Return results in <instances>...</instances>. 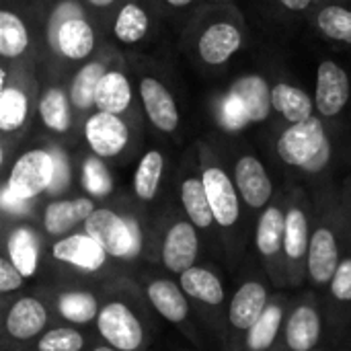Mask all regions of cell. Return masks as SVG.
<instances>
[{
    "label": "cell",
    "mask_w": 351,
    "mask_h": 351,
    "mask_svg": "<svg viewBox=\"0 0 351 351\" xmlns=\"http://www.w3.org/2000/svg\"><path fill=\"white\" fill-rule=\"evenodd\" d=\"M304 25L325 43L351 47V0H321Z\"/></svg>",
    "instance_id": "obj_17"
},
{
    "label": "cell",
    "mask_w": 351,
    "mask_h": 351,
    "mask_svg": "<svg viewBox=\"0 0 351 351\" xmlns=\"http://www.w3.org/2000/svg\"><path fill=\"white\" fill-rule=\"evenodd\" d=\"M165 33L158 0H123L107 29V41L123 53H148Z\"/></svg>",
    "instance_id": "obj_8"
},
{
    "label": "cell",
    "mask_w": 351,
    "mask_h": 351,
    "mask_svg": "<svg viewBox=\"0 0 351 351\" xmlns=\"http://www.w3.org/2000/svg\"><path fill=\"white\" fill-rule=\"evenodd\" d=\"M167 165L169 160L162 148H148L140 156L134 173V193L140 202H152L158 195Z\"/></svg>",
    "instance_id": "obj_23"
},
{
    "label": "cell",
    "mask_w": 351,
    "mask_h": 351,
    "mask_svg": "<svg viewBox=\"0 0 351 351\" xmlns=\"http://www.w3.org/2000/svg\"><path fill=\"white\" fill-rule=\"evenodd\" d=\"M247 43V21L234 4L208 2L185 25L179 49L199 72L224 70Z\"/></svg>",
    "instance_id": "obj_2"
},
{
    "label": "cell",
    "mask_w": 351,
    "mask_h": 351,
    "mask_svg": "<svg viewBox=\"0 0 351 351\" xmlns=\"http://www.w3.org/2000/svg\"><path fill=\"white\" fill-rule=\"evenodd\" d=\"M99 333L119 351H136L142 346V327L128 306L111 302L99 313Z\"/></svg>",
    "instance_id": "obj_19"
},
{
    "label": "cell",
    "mask_w": 351,
    "mask_h": 351,
    "mask_svg": "<svg viewBox=\"0 0 351 351\" xmlns=\"http://www.w3.org/2000/svg\"><path fill=\"white\" fill-rule=\"evenodd\" d=\"M43 21L39 68L70 76L107 41L84 0H37Z\"/></svg>",
    "instance_id": "obj_1"
},
{
    "label": "cell",
    "mask_w": 351,
    "mask_h": 351,
    "mask_svg": "<svg viewBox=\"0 0 351 351\" xmlns=\"http://www.w3.org/2000/svg\"><path fill=\"white\" fill-rule=\"evenodd\" d=\"M95 202L90 197L74 199H53L43 210V228L49 234H66L78 224H84L86 218L95 212Z\"/></svg>",
    "instance_id": "obj_21"
},
{
    "label": "cell",
    "mask_w": 351,
    "mask_h": 351,
    "mask_svg": "<svg viewBox=\"0 0 351 351\" xmlns=\"http://www.w3.org/2000/svg\"><path fill=\"white\" fill-rule=\"evenodd\" d=\"M47 321V313L43 304L35 298H21L14 302V306L8 313L6 329L16 339H29L35 337Z\"/></svg>",
    "instance_id": "obj_27"
},
{
    "label": "cell",
    "mask_w": 351,
    "mask_h": 351,
    "mask_svg": "<svg viewBox=\"0 0 351 351\" xmlns=\"http://www.w3.org/2000/svg\"><path fill=\"white\" fill-rule=\"evenodd\" d=\"M267 101L269 109L282 123H298L317 115L315 97H311L302 86L284 76L271 78V82L267 84Z\"/></svg>",
    "instance_id": "obj_18"
},
{
    "label": "cell",
    "mask_w": 351,
    "mask_h": 351,
    "mask_svg": "<svg viewBox=\"0 0 351 351\" xmlns=\"http://www.w3.org/2000/svg\"><path fill=\"white\" fill-rule=\"evenodd\" d=\"M331 292L337 300H351V259L339 263L333 280H331Z\"/></svg>",
    "instance_id": "obj_41"
},
{
    "label": "cell",
    "mask_w": 351,
    "mask_h": 351,
    "mask_svg": "<svg viewBox=\"0 0 351 351\" xmlns=\"http://www.w3.org/2000/svg\"><path fill=\"white\" fill-rule=\"evenodd\" d=\"M97 300L86 292H68L60 298V313L72 323L84 325L97 317Z\"/></svg>",
    "instance_id": "obj_36"
},
{
    "label": "cell",
    "mask_w": 351,
    "mask_h": 351,
    "mask_svg": "<svg viewBox=\"0 0 351 351\" xmlns=\"http://www.w3.org/2000/svg\"><path fill=\"white\" fill-rule=\"evenodd\" d=\"M210 2H220V4H234V0H210Z\"/></svg>",
    "instance_id": "obj_44"
},
{
    "label": "cell",
    "mask_w": 351,
    "mask_h": 351,
    "mask_svg": "<svg viewBox=\"0 0 351 351\" xmlns=\"http://www.w3.org/2000/svg\"><path fill=\"white\" fill-rule=\"evenodd\" d=\"M321 333V321L319 315L311 306H300L294 311V315L288 321L286 329V341L294 351H311Z\"/></svg>",
    "instance_id": "obj_28"
},
{
    "label": "cell",
    "mask_w": 351,
    "mask_h": 351,
    "mask_svg": "<svg viewBox=\"0 0 351 351\" xmlns=\"http://www.w3.org/2000/svg\"><path fill=\"white\" fill-rule=\"evenodd\" d=\"M8 255L23 278L33 276L37 269V237L25 226L16 228L8 239Z\"/></svg>",
    "instance_id": "obj_33"
},
{
    "label": "cell",
    "mask_w": 351,
    "mask_h": 351,
    "mask_svg": "<svg viewBox=\"0 0 351 351\" xmlns=\"http://www.w3.org/2000/svg\"><path fill=\"white\" fill-rule=\"evenodd\" d=\"M337 267H339V249H337L335 234L323 226L311 239V247H308L311 276L315 282L325 284V282L333 280Z\"/></svg>",
    "instance_id": "obj_24"
},
{
    "label": "cell",
    "mask_w": 351,
    "mask_h": 351,
    "mask_svg": "<svg viewBox=\"0 0 351 351\" xmlns=\"http://www.w3.org/2000/svg\"><path fill=\"white\" fill-rule=\"evenodd\" d=\"M232 179L241 199L251 210H265L274 197V183L263 160L245 146L232 160Z\"/></svg>",
    "instance_id": "obj_16"
},
{
    "label": "cell",
    "mask_w": 351,
    "mask_h": 351,
    "mask_svg": "<svg viewBox=\"0 0 351 351\" xmlns=\"http://www.w3.org/2000/svg\"><path fill=\"white\" fill-rule=\"evenodd\" d=\"M179 197H181V204H183V210H185L189 222L195 228H210L216 222L199 173L183 175L181 185H179Z\"/></svg>",
    "instance_id": "obj_25"
},
{
    "label": "cell",
    "mask_w": 351,
    "mask_h": 351,
    "mask_svg": "<svg viewBox=\"0 0 351 351\" xmlns=\"http://www.w3.org/2000/svg\"><path fill=\"white\" fill-rule=\"evenodd\" d=\"M210 0H158L160 12H162L165 25H167V33H175V37L179 41L185 25Z\"/></svg>",
    "instance_id": "obj_35"
},
{
    "label": "cell",
    "mask_w": 351,
    "mask_h": 351,
    "mask_svg": "<svg viewBox=\"0 0 351 351\" xmlns=\"http://www.w3.org/2000/svg\"><path fill=\"white\" fill-rule=\"evenodd\" d=\"M181 288L185 294L206 302V304H220L224 300V290L220 280L202 267H189L181 274Z\"/></svg>",
    "instance_id": "obj_31"
},
{
    "label": "cell",
    "mask_w": 351,
    "mask_h": 351,
    "mask_svg": "<svg viewBox=\"0 0 351 351\" xmlns=\"http://www.w3.org/2000/svg\"><path fill=\"white\" fill-rule=\"evenodd\" d=\"M84 232L113 257H136L142 245L138 222L134 218H123L109 208H97L86 218Z\"/></svg>",
    "instance_id": "obj_13"
},
{
    "label": "cell",
    "mask_w": 351,
    "mask_h": 351,
    "mask_svg": "<svg viewBox=\"0 0 351 351\" xmlns=\"http://www.w3.org/2000/svg\"><path fill=\"white\" fill-rule=\"evenodd\" d=\"M23 274L14 267L10 259H0V292H12L21 288Z\"/></svg>",
    "instance_id": "obj_42"
},
{
    "label": "cell",
    "mask_w": 351,
    "mask_h": 351,
    "mask_svg": "<svg viewBox=\"0 0 351 351\" xmlns=\"http://www.w3.org/2000/svg\"><path fill=\"white\" fill-rule=\"evenodd\" d=\"M82 181L84 187L93 193V195H107L111 191V177L107 173V167L103 162V158H99L97 154H88L82 167Z\"/></svg>",
    "instance_id": "obj_38"
},
{
    "label": "cell",
    "mask_w": 351,
    "mask_h": 351,
    "mask_svg": "<svg viewBox=\"0 0 351 351\" xmlns=\"http://www.w3.org/2000/svg\"><path fill=\"white\" fill-rule=\"evenodd\" d=\"M286 234V212L282 206H267L257 222V249L261 255H276L284 247Z\"/></svg>",
    "instance_id": "obj_30"
},
{
    "label": "cell",
    "mask_w": 351,
    "mask_h": 351,
    "mask_svg": "<svg viewBox=\"0 0 351 351\" xmlns=\"http://www.w3.org/2000/svg\"><path fill=\"white\" fill-rule=\"evenodd\" d=\"M119 51L121 49L115 47L111 41H105L101 45V49L90 60H86L82 66H78L68 78V93H70L76 121L80 125V134H82L84 119L95 111V95H97L99 82Z\"/></svg>",
    "instance_id": "obj_15"
},
{
    "label": "cell",
    "mask_w": 351,
    "mask_h": 351,
    "mask_svg": "<svg viewBox=\"0 0 351 351\" xmlns=\"http://www.w3.org/2000/svg\"><path fill=\"white\" fill-rule=\"evenodd\" d=\"M95 351H117L115 348H97Z\"/></svg>",
    "instance_id": "obj_45"
},
{
    "label": "cell",
    "mask_w": 351,
    "mask_h": 351,
    "mask_svg": "<svg viewBox=\"0 0 351 351\" xmlns=\"http://www.w3.org/2000/svg\"><path fill=\"white\" fill-rule=\"evenodd\" d=\"M53 257L66 263H72L76 267H82L86 271H97L107 257V251L86 232L84 234H72L62 241H58L51 249Z\"/></svg>",
    "instance_id": "obj_22"
},
{
    "label": "cell",
    "mask_w": 351,
    "mask_h": 351,
    "mask_svg": "<svg viewBox=\"0 0 351 351\" xmlns=\"http://www.w3.org/2000/svg\"><path fill=\"white\" fill-rule=\"evenodd\" d=\"M39 142L25 148L19 156H14L4 189L14 197L31 202L41 193H49L56 173H58V156L62 142L37 136Z\"/></svg>",
    "instance_id": "obj_9"
},
{
    "label": "cell",
    "mask_w": 351,
    "mask_h": 351,
    "mask_svg": "<svg viewBox=\"0 0 351 351\" xmlns=\"http://www.w3.org/2000/svg\"><path fill=\"white\" fill-rule=\"evenodd\" d=\"M199 175L216 218V224L230 228L239 222L241 216V193L234 185L232 175L222 165L220 152L212 138H199L195 142Z\"/></svg>",
    "instance_id": "obj_10"
},
{
    "label": "cell",
    "mask_w": 351,
    "mask_h": 351,
    "mask_svg": "<svg viewBox=\"0 0 351 351\" xmlns=\"http://www.w3.org/2000/svg\"><path fill=\"white\" fill-rule=\"evenodd\" d=\"M82 335L74 329H53L39 341V351H80Z\"/></svg>",
    "instance_id": "obj_39"
},
{
    "label": "cell",
    "mask_w": 351,
    "mask_h": 351,
    "mask_svg": "<svg viewBox=\"0 0 351 351\" xmlns=\"http://www.w3.org/2000/svg\"><path fill=\"white\" fill-rule=\"evenodd\" d=\"M317 115L331 128L335 125L351 101V78L348 68L331 58H323L317 66L315 80Z\"/></svg>",
    "instance_id": "obj_14"
},
{
    "label": "cell",
    "mask_w": 351,
    "mask_h": 351,
    "mask_svg": "<svg viewBox=\"0 0 351 351\" xmlns=\"http://www.w3.org/2000/svg\"><path fill=\"white\" fill-rule=\"evenodd\" d=\"M350 197H351V193H350Z\"/></svg>",
    "instance_id": "obj_46"
},
{
    "label": "cell",
    "mask_w": 351,
    "mask_h": 351,
    "mask_svg": "<svg viewBox=\"0 0 351 351\" xmlns=\"http://www.w3.org/2000/svg\"><path fill=\"white\" fill-rule=\"evenodd\" d=\"M197 257V228L191 222H175L162 245V261L165 265L175 271L183 274L189 267H193V261Z\"/></svg>",
    "instance_id": "obj_20"
},
{
    "label": "cell",
    "mask_w": 351,
    "mask_h": 351,
    "mask_svg": "<svg viewBox=\"0 0 351 351\" xmlns=\"http://www.w3.org/2000/svg\"><path fill=\"white\" fill-rule=\"evenodd\" d=\"M265 302H267V294L265 288L257 282H249L245 284L232 298L230 302V311H228V319L237 329H251L265 313Z\"/></svg>",
    "instance_id": "obj_26"
},
{
    "label": "cell",
    "mask_w": 351,
    "mask_h": 351,
    "mask_svg": "<svg viewBox=\"0 0 351 351\" xmlns=\"http://www.w3.org/2000/svg\"><path fill=\"white\" fill-rule=\"evenodd\" d=\"M43 49V21L37 0H0L2 64L37 62Z\"/></svg>",
    "instance_id": "obj_6"
},
{
    "label": "cell",
    "mask_w": 351,
    "mask_h": 351,
    "mask_svg": "<svg viewBox=\"0 0 351 351\" xmlns=\"http://www.w3.org/2000/svg\"><path fill=\"white\" fill-rule=\"evenodd\" d=\"M148 298L154 308L171 323H181L187 317V300L183 288L169 280H158L148 286Z\"/></svg>",
    "instance_id": "obj_29"
},
{
    "label": "cell",
    "mask_w": 351,
    "mask_h": 351,
    "mask_svg": "<svg viewBox=\"0 0 351 351\" xmlns=\"http://www.w3.org/2000/svg\"><path fill=\"white\" fill-rule=\"evenodd\" d=\"M68 78L70 76L39 68L37 119L33 130V136H43L66 146L82 140L68 93Z\"/></svg>",
    "instance_id": "obj_7"
},
{
    "label": "cell",
    "mask_w": 351,
    "mask_h": 351,
    "mask_svg": "<svg viewBox=\"0 0 351 351\" xmlns=\"http://www.w3.org/2000/svg\"><path fill=\"white\" fill-rule=\"evenodd\" d=\"M95 109L123 115L136 121H144L140 99H138V86H136V76L132 72L130 60L123 51H119L107 72L103 74L97 95H95Z\"/></svg>",
    "instance_id": "obj_12"
},
{
    "label": "cell",
    "mask_w": 351,
    "mask_h": 351,
    "mask_svg": "<svg viewBox=\"0 0 351 351\" xmlns=\"http://www.w3.org/2000/svg\"><path fill=\"white\" fill-rule=\"evenodd\" d=\"M136 76L138 99L146 123L169 140H179L183 113L179 101L173 93V86L162 70L148 53H125Z\"/></svg>",
    "instance_id": "obj_5"
},
{
    "label": "cell",
    "mask_w": 351,
    "mask_h": 351,
    "mask_svg": "<svg viewBox=\"0 0 351 351\" xmlns=\"http://www.w3.org/2000/svg\"><path fill=\"white\" fill-rule=\"evenodd\" d=\"M280 323H282V311L278 306H267L263 317L249 329V348L255 351L267 350L276 339Z\"/></svg>",
    "instance_id": "obj_37"
},
{
    "label": "cell",
    "mask_w": 351,
    "mask_h": 351,
    "mask_svg": "<svg viewBox=\"0 0 351 351\" xmlns=\"http://www.w3.org/2000/svg\"><path fill=\"white\" fill-rule=\"evenodd\" d=\"M319 2L321 0H259L263 10L280 25H304Z\"/></svg>",
    "instance_id": "obj_34"
},
{
    "label": "cell",
    "mask_w": 351,
    "mask_h": 351,
    "mask_svg": "<svg viewBox=\"0 0 351 351\" xmlns=\"http://www.w3.org/2000/svg\"><path fill=\"white\" fill-rule=\"evenodd\" d=\"M121 2L123 0H84V4L90 10V14L95 16V21L103 29L105 39H107V29L111 25V19H113V14H115V10L119 8Z\"/></svg>",
    "instance_id": "obj_40"
},
{
    "label": "cell",
    "mask_w": 351,
    "mask_h": 351,
    "mask_svg": "<svg viewBox=\"0 0 351 351\" xmlns=\"http://www.w3.org/2000/svg\"><path fill=\"white\" fill-rule=\"evenodd\" d=\"M2 208L6 212H19V214H23V212H27V202L25 199H19L10 191L2 189Z\"/></svg>",
    "instance_id": "obj_43"
},
{
    "label": "cell",
    "mask_w": 351,
    "mask_h": 351,
    "mask_svg": "<svg viewBox=\"0 0 351 351\" xmlns=\"http://www.w3.org/2000/svg\"><path fill=\"white\" fill-rule=\"evenodd\" d=\"M144 121L95 109L82 123V142L103 160H117L142 138Z\"/></svg>",
    "instance_id": "obj_11"
},
{
    "label": "cell",
    "mask_w": 351,
    "mask_h": 351,
    "mask_svg": "<svg viewBox=\"0 0 351 351\" xmlns=\"http://www.w3.org/2000/svg\"><path fill=\"white\" fill-rule=\"evenodd\" d=\"M39 64H0V165L8 152L29 140L37 119Z\"/></svg>",
    "instance_id": "obj_3"
},
{
    "label": "cell",
    "mask_w": 351,
    "mask_h": 351,
    "mask_svg": "<svg viewBox=\"0 0 351 351\" xmlns=\"http://www.w3.org/2000/svg\"><path fill=\"white\" fill-rule=\"evenodd\" d=\"M311 247L308 239V218L304 210L296 204H292L286 210V234H284V249L290 259H300L306 255Z\"/></svg>",
    "instance_id": "obj_32"
},
{
    "label": "cell",
    "mask_w": 351,
    "mask_h": 351,
    "mask_svg": "<svg viewBox=\"0 0 351 351\" xmlns=\"http://www.w3.org/2000/svg\"><path fill=\"white\" fill-rule=\"evenodd\" d=\"M274 154L292 171L319 175L333 162L331 128L319 115L298 123H280L274 134Z\"/></svg>",
    "instance_id": "obj_4"
}]
</instances>
